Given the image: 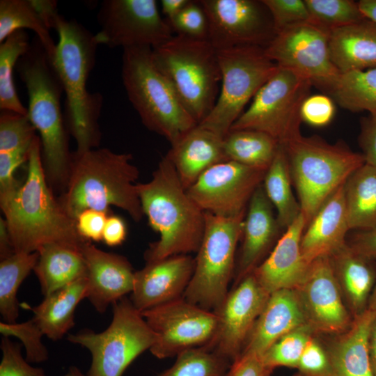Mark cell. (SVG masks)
Wrapping results in <instances>:
<instances>
[{
    "label": "cell",
    "mask_w": 376,
    "mask_h": 376,
    "mask_svg": "<svg viewBox=\"0 0 376 376\" xmlns=\"http://www.w3.org/2000/svg\"><path fill=\"white\" fill-rule=\"evenodd\" d=\"M15 253L6 222L0 218V258L3 260Z\"/></svg>",
    "instance_id": "cell-56"
},
{
    "label": "cell",
    "mask_w": 376,
    "mask_h": 376,
    "mask_svg": "<svg viewBox=\"0 0 376 376\" xmlns=\"http://www.w3.org/2000/svg\"><path fill=\"white\" fill-rule=\"evenodd\" d=\"M282 146L306 227L324 202L365 164L362 154L345 143H329L318 136L300 133Z\"/></svg>",
    "instance_id": "cell-6"
},
{
    "label": "cell",
    "mask_w": 376,
    "mask_h": 376,
    "mask_svg": "<svg viewBox=\"0 0 376 376\" xmlns=\"http://www.w3.org/2000/svg\"><path fill=\"white\" fill-rule=\"evenodd\" d=\"M376 312L367 308L328 348L334 376L373 375L369 337Z\"/></svg>",
    "instance_id": "cell-29"
},
{
    "label": "cell",
    "mask_w": 376,
    "mask_h": 376,
    "mask_svg": "<svg viewBox=\"0 0 376 376\" xmlns=\"http://www.w3.org/2000/svg\"><path fill=\"white\" fill-rule=\"evenodd\" d=\"M358 376H373V375H358Z\"/></svg>",
    "instance_id": "cell-62"
},
{
    "label": "cell",
    "mask_w": 376,
    "mask_h": 376,
    "mask_svg": "<svg viewBox=\"0 0 376 376\" xmlns=\"http://www.w3.org/2000/svg\"><path fill=\"white\" fill-rule=\"evenodd\" d=\"M39 253H14L0 263V313L3 322H16L19 316L18 289L38 262Z\"/></svg>",
    "instance_id": "cell-36"
},
{
    "label": "cell",
    "mask_w": 376,
    "mask_h": 376,
    "mask_svg": "<svg viewBox=\"0 0 376 376\" xmlns=\"http://www.w3.org/2000/svg\"><path fill=\"white\" fill-rule=\"evenodd\" d=\"M127 236V227L125 221L116 215L108 216L104 228L102 239L110 246L121 244Z\"/></svg>",
    "instance_id": "cell-54"
},
{
    "label": "cell",
    "mask_w": 376,
    "mask_h": 376,
    "mask_svg": "<svg viewBox=\"0 0 376 376\" xmlns=\"http://www.w3.org/2000/svg\"><path fill=\"white\" fill-rule=\"evenodd\" d=\"M306 228L302 214L283 231L272 250L253 274L269 294L281 289H296L308 267L301 251Z\"/></svg>",
    "instance_id": "cell-23"
},
{
    "label": "cell",
    "mask_w": 376,
    "mask_h": 376,
    "mask_svg": "<svg viewBox=\"0 0 376 376\" xmlns=\"http://www.w3.org/2000/svg\"><path fill=\"white\" fill-rule=\"evenodd\" d=\"M167 22L175 35L208 40V19L200 0H190L176 16Z\"/></svg>",
    "instance_id": "cell-44"
},
{
    "label": "cell",
    "mask_w": 376,
    "mask_h": 376,
    "mask_svg": "<svg viewBox=\"0 0 376 376\" xmlns=\"http://www.w3.org/2000/svg\"><path fill=\"white\" fill-rule=\"evenodd\" d=\"M37 14L49 29L56 28L57 19L59 17L57 1L54 0H30Z\"/></svg>",
    "instance_id": "cell-55"
},
{
    "label": "cell",
    "mask_w": 376,
    "mask_h": 376,
    "mask_svg": "<svg viewBox=\"0 0 376 376\" xmlns=\"http://www.w3.org/2000/svg\"><path fill=\"white\" fill-rule=\"evenodd\" d=\"M26 179L1 209L15 253H33L51 243L81 248L87 240L79 234L76 221L63 210L47 186L40 137L36 136L28 159Z\"/></svg>",
    "instance_id": "cell-1"
},
{
    "label": "cell",
    "mask_w": 376,
    "mask_h": 376,
    "mask_svg": "<svg viewBox=\"0 0 376 376\" xmlns=\"http://www.w3.org/2000/svg\"><path fill=\"white\" fill-rule=\"evenodd\" d=\"M308 323L297 291H275L270 294L255 322L242 354L255 353L262 357L282 336Z\"/></svg>",
    "instance_id": "cell-24"
},
{
    "label": "cell",
    "mask_w": 376,
    "mask_h": 376,
    "mask_svg": "<svg viewBox=\"0 0 376 376\" xmlns=\"http://www.w3.org/2000/svg\"><path fill=\"white\" fill-rule=\"evenodd\" d=\"M344 185L324 202L305 228L301 251L308 265L320 257L329 256L347 242L346 235L350 229Z\"/></svg>",
    "instance_id": "cell-25"
},
{
    "label": "cell",
    "mask_w": 376,
    "mask_h": 376,
    "mask_svg": "<svg viewBox=\"0 0 376 376\" xmlns=\"http://www.w3.org/2000/svg\"><path fill=\"white\" fill-rule=\"evenodd\" d=\"M30 29L36 33L52 61L56 44L49 29L42 22L30 0L0 1V43L18 30Z\"/></svg>",
    "instance_id": "cell-37"
},
{
    "label": "cell",
    "mask_w": 376,
    "mask_h": 376,
    "mask_svg": "<svg viewBox=\"0 0 376 376\" xmlns=\"http://www.w3.org/2000/svg\"><path fill=\"white\" fill-rule=\"evenodd\" d=\"M281 230L274 208L263 185H260L251 196L246 208L241 246L236 258L233 285L252 273L266 258V255L270 253L269 249L279 239Z\"/></svg>",
    "instance_id": "cell-22"
},
{
    "label": "cell",
    "mask_w": 376,
    "mask_h": 376,
    "mask_svg": "<svg viewBox=\"0 0 376 376\" xmlns=\"http://www.w3.org/2000/svg\"><path fill=\"white\" fill-rule=\"evenodd\" d=\"M156 335L150 349L157 359L177 357L191 349L207 347L217 329V317L183 297L141 312Z\"/></svg>",
    "instance_id": "cell-14"
},
{
    "label": "cell",
    "mask_w": 376,
    "mask_h": 376,
    "mask_svg": "<svg viewBox=\"0 0 376 376\" xmlns=\"http://www.w3.org/2000/svg\"><path fill=\"white\" fill-rule=\"evenodd\" d=\"M86 276L45 297L31 308L33 320L44 336L58 340L75 325V312L79 303L86 298Z\"/></svg>",
    "instance_id": "cell-31"
},
{
    "label": "cell",
    "mask_w": 376,
    "mask_h": 376,
    "mask_svg": "<svg viewBox=\"0 0 376 376\" xmlns=\"http://www.w3.org/2000/svg\"><path fill=\"white\" fill-rule=\"evenodd\" d=\"M273 370L261 356L243 353L231 363L225 376H271Z\"/></svg>",
    "instance_id": "cell-51"
},
{
    "label": "cell",
    "mask_w": 376,
    "mask_h": 376,
    "mask_svg": "<svg viewBox=\"0 0 376 376\" xmlns=\"http://www.w3.org/2000/svg\"><path fill=\"white\" fill-rule=\"evenodd\" d=\"M262 185L276 211L279 224L284 231L301 212L299 201L295 198L292 189V180L288 159L281 144L265 172Z\"/></svg>",
    "instance_id": "cell-33"
},
{
    "label": "cell",
    "mask_w": 376,
    "mask_h": 376,
    "mask_svg": "<svg viewBox=\"0 0 376 376\" xmlns=\"http://www.w3.org/2000/svg\"><path fill=\"white\" fill-rule=\"evenodd\" d=\"M208 19V40L216 50L265 47L276 35L262 0H200Z\"/></svg>",
    "instance_id": "cell-16"
},
{
    "label": "cell",
    "mask_w": 376,
    "mask_h": 376,
    "mask_svg": "<svg viewBox=\"0 0 376 376\" xmlns=\"http://www.w3.org/2000/svg\"><path fill=\"white\" fill-rule=\"evenodd\" d=\"M221 91L217 102L198 125L224 137L242 113L247 102L274 75L278 65L258 46L217 50Z\"/></svg>",
    "instance_id": "cell-11"
},
{
    "label": "cell",
    "mask_w": 376,
    "mask_h": 376,
    "mask_svg": "<svg viewBox=\"0 0 376 376\" xmlns=\"http://www.w3.org/2000/svg\"><path fill=\"white\" fill-rule=\"evenodd\" d=\"M315 334L308 324L286 334L262 355L264 363L272 369L279 366L297 368L305 347Z\"/></svg>",
    "instance_id": "cell-40"
},
{
    "label": "cell",
    "mask_w": 376,
    "mask_h": 376,
    "mask_svg": "<svg viewBox=\"0 0 376 376\" xmlns=\"http://www.w3.org/2000/svg\"><path fill=\"white\" fill-rule=\"evenodd\" d=\"M130 153L93 148L72 155L66 190L58 201L65 213L76 220L88 209L107 212L113 205L134 221L144 216L137 189L139 170Z\"/></svg>",
    "instance_id": "cell-3"
},
{
    "label": "cell",
    "mask_w": 376,
    "mask_h": 376,
    "mask_svg": "<svg viewBox=\"0 0 376 376\" xmlns=\"http://www.w3.org/2000/svg\"><path fill=\"white\" fill-rule=\"evenodd\" d=\"M150 47L123 49L122 79L128 99L148 130L171 144L198 125L158 69Z\"/></svg>",
    "instance_id": "cell-7"
},
{
    "label": "cell",
    "mask_w": 376,
    "mask_h": 376,
    "mask_svg": "<svg viewBox=\"0 0 376 376\" xmlns=\"http://www.w3.org/2000/svg\"><path fill=\"white\" fill-rule=\"evenodd\" d=\"M42 376H47L45 373ZM62 376H88L87 374L83 373L77 367L70 366L68 372Z\"/></svg>",
    "instance_id": "cell-61"
},
{
    "label": "cell",
    "mask_w": 376,
    "mask_h": 376,
    "mask_svg": "<svg viewBox=\"0 0 376 376\" xmlns=\"http://www.w3.org/2000/svg\"><path fill=\"white\" fill-rule=\"evenodd\" d=\"M81 252L86 265V298L100 313L134 288L135 272L121 255L104 251L86 241Z\"/></svg>",
    "instance_id": "cell-21"
},
{
    "label": "cell",
    "mask_w": 376,
    "mask_h": 376,
    "mask_svg": "<svg viewBox=\"0 0 376 376\" xmlns=\"http://www.w3.org/2000/svg\"><path fill=\"white\" fill-rule=\"evenodd\" d=\"M2 358L0 376H42L43 369L30 365L22 354V345L3 337L1 342Z\"/></svg>",
    "instance_id": "cell-47"
},
{
    "label": "cell",
    "mask_w": 376,
    "mask_h": 376,
    "mask_svg": "<svg viewBox=\"0 0 376 376\" xmlns=\"http://www.w3.org/2000/svg\"><path fill=\"white\" fill-rule=\"evenodd\" d=\"M295 290L307 323L315 334H340L350 327L353 317L343 301L329 256L313 261Z\"/></svg>",
    "instance_id": "cell-19"
},
{
    "label": "cell",
    "mask_w": 376,
    "mask_h": 376,
    "mask_svg": "<svg viewBox=\"0 0 376 376\" xmlns=\"http://www.w3.org/2000/svg\"><path fill=\"white\" fill-rule=\"evenodd\" d=\"M224 138L197 125L184 134L166 154L187 190L209 168L226 159Z\"/></svg>",
    "instance_id": "cell-26"
},
{
    "label": "cell",
    "mask_w": 376,
    "mask_h": 376,
    "mask_svg": "<svg viewBox=\"0 0 376 376\" xmlns=\"http://www.w3.org/2000/svg\"><path fill=\"white\" fill-rule=\"evenodd\" d=\"M350 230L376 228V169L364 164L344 185Z\"/></svg>",
    "instance_id": "cell-32"
},
{
    "label": "cell",
    "mask_w": 376,
    "mask_h": 376,
    "mask_svg": "<svg viewBox=\"0 0 376 376\" xmlns=\"http://www.w3.org/2000/svg\"><path fill=\"white\" fill-rule=\"evenodd\" d=\"M231 362L207 347L186 350L175 363L157 376H225Z\"/></svg>",
    "instance_id": "cell-39"
},
{
    "label": "cell",
    "mask_w": 376,
    "mask_h": 376,
    "mask_svg": "<svg viewBox=\"0 0 376 376\" xmlns=\"http://www.w3.org/2000/svg\"><path fill=\"white\" fill-rule=\"evenodd\" d=\"M368 308L376 312V282L368 300Z\"/></svg>",
    "instance_id": "cell-60"
},
{
    "label": "cell",
    "mask_w": 376,
    "mask_h": 376,
    "mask_svg": "<svg viewBox=\"0 0 376 376\" xmlns=\"http://www.w3.org/2000/svg\"><path fill=\"white\" fill-rule=\"evenodd\" d=\"M0 332L3 337L14 336L21 340L29 363H42L48 359V350L42 342L44 335L33 319L21 323L1 322Z\"/></svg>",
    "instance_id": "cell-43"
},
{
    "label": "cell",
    "mask_w": 376,
    "mask_h": 376,
    "mask_svg": "<svg viewBox=\"0 0 376 376\" xmlns=\"http://www.w3.org/2000/svg\"><path fill=\"white\" fill-rule=\"evenodd\" d=\"M358 3L363 16L376 23V0H360Z\"/></svg>",
    "instance_id": "cell-59"
},
{
    "label": "cell",
    "mask_w": 376,
    "mask_h": 376,
    "mask_svg": "<svg viewBox=\"0 0 376 376\" xmlns=\"http://www.w3.org/2000/svg\"><path fill=\"white\" fill-rule=\"evenodd\" d=\"M270 294L252 273L233 285L222 303L213 312L217 329L212 350L233 363L238 358Z\"/></svg>",
    "instance_id": "cell-18"
},
{
    "label": "cell",
    "mask_w": 376,
    "mask_h": 376,
    "mask_svg": "<svg viewBox=\"0 0 376 376\" xmlns=\"http://www.w3.org/2000/svg\"><path fill=\"white\" fill-rule=\"evenodd\" d=\"M262 1L272 16L276 33L287 27L311 21L304 0Z\"/></svg>",
    "instance_id": "cell-46"
},
{
    "label": "cell",
    "mask_w": 376,
    "mask_h": 376,
    "mask_svg": "<svg viewBox=\"0 0 376 376\" xmlns=\"http://www.w3.org/2000/svg\"><path fill=\"white\" fill-rule=\"evenodd\" d=\"M31 145L0 152V206L6 203L22 185L15 178V172L21 164L28 161Z\"/></svg>",
    "instance_id": "cell-45"
},
{
    "label": "cell",
    "mask_w": 376,
    "mask_h": 376,
    "mask_svg": "<svg viewBox=\"0 0 376 376\" xmlns=\"http://www.w3.org/2000/svg\"><path fill=\"white\" fill-rule=\"evenodd\" d=\"M15 69L27 90L28 116L40 134L46 175L52 182L67 184L72 155L61 111L63 88L51 58L36 36Z\"/></svg>",
    "instance_id": "cell-5"
},
{
    "label": "cell",
    "mask_w": 376,
    "mask_h": 376,
    "mask_svg": "<svg viewBox=\"0 0 376 376\" xmlns=\"http://www.w3.org/2000/svg\"><path fill=\"white\" fill-rule=\"evenodd\" d=\"M329 95L345 109L376 116V68L340 74Z\"/></svg>",
    "instance_id": "cell-35"
},
{
    "label": "cell",
    "mask_w": 376,
    "mask_h": 376,
    "mask_svg": "<svg viewBox=\"0 0 376 376\" xmlns=\"http://www.w3.org/2000/svg\"><path fill=\"white\" fill-rule=\"evenodd\" d=\"M311 84L292 70L278 66L258 90L249 107L230 130H253L269 134L283 145L301 133V107Z\"/></svg>",
    "instance_id": "cell-12"
},
{
    "label": "cell",
    "mask_w": 376,
    "mask_h": 376,
    "mask_svg": "<svg viewBox=\"0 0 376 376\" xmlns=\"http://www.w3.org/2000/svg\"><path fill=\"white\" fill-rule=\"evenodd\" d=\"M369 359L371 373L376 376V316L369 337Z\"/></svg>",
    "instance_id": "cell-58"
},
{
    "label": "cell",
    "mask_w": 376,
    "mask_h": 376,
    "mask_svg": "<svg viewBox=\"0 0 376 376\" xmlns=\"http://www.w3.org/2000/svg\"><path fill=\"white\" fill-rule=\"evenodd\" d=\"M266 171L224 161L206 170L187 191L203 212L236 217L246 212Z\"/></svg>",
    "instance_id": "cell-17"
},
{
    "label": "cell",
    "mask_w": 376,
    "mask_h": 376,
    "mask_svg": "<svg viewBox=\"0 0 376 376\" xmlns=\"http://www.w3.org/2000/svg\"><path fill=\"white\" fill-rule=\"evenodd\" d=\"M297 369L295 376H334L327 350L313 337L305 347Z\"/></svg>",
    "instance_id": "cell-48"
},
{
    "label": "cell",
    "mask_w": 376,
    "mask_h": 376,
    "mask_svg": "<svg viewBox=\"0 0 376 376\" xmlns=\"http://www.w3.org/2000/svg\"><path fill=\"white\" fill-rule=\"evenodd\" d=\"M329 39V29L312 21L302 22L277 32L265 52L279 67L329 94L341 73L331 59Z\"/></svg>",
    "instance_id": "cell-13"
},
{
    "label": "cell",
    "mask_w": 376,
    "mask_h": 376,
    "mask_svg": "<svg viewBox=\"0 0 376 376\" xmlns=\"http://www.w3.org/2000/svg\"><path fill=\"white\" fill-rule=\"evenodd\" d=\"M279 145L269 134L253 130H230L223 141L226 160L263 170L272 162Z\"/></svg>",
    "instance_id": "cell-34"
},
{
    "label": "cell",
    "mask_w": 376,
    "mask_h": 376,
    "mask_svg": "<svg viewBox=\"0 0 376 376\" xmlns=\"http://www.w3.org/2000/svg\"><path fill=\"white\" fill-rule=\"evenodd\" d=\"M36 131L28 114L2 110L0 115V152L31 144L36 136Z\"/></svg>",
    "instance_id": "cell-42"
},
{
    "label": "cell",
    "mask_w": 376,
    "mask_h": 376,
    "mask_svg": "<svg viewBox=\"0 0 376 376\" xmlns=\"http://www.w3.org/2000/svg\"><path fill=\"white\" fill-rule=\"evenodd\" d=\"M143 214L159 235L144 253L146 263L197 252L205 230V212L189 196L166 155L149 182L137 183Z\"/></svg>",
    "instance_id": "cell-2"
},
{
    "label": "cell",
    "mask_w": 376,
    "mask_h": 376,
    "mask_svg": "<svg viewBox=\"0 0 376 376\" xmlns=\"http://www.w3.org/2000/svg\"><path fill=\"white\" fill-rule=\"evenodd\" d=\"M31 42L25 30H18L0 43V109L21 114L28 110L20 101L15 89L13 70L27 52Z\"/></svg>",
    "instance_id": "cell-38"
},
{
    "label": "cell",
    "mask_w": 376,
    "mask_h": 376,
    "mask_svg": "<svg viewBox=\"0 0 376 376\" xmlns=\"http://www.w3.org/2000/svg\"><path fill=\"white\" fill-rule=\"evenodd\" d=\"M347 244L359 254L376 259V228L354 233Z\"/></svg>",
    "instance_id": "cell-53"
},
{
    "label": "cell",
    "mask_w": 376,
    "mask_h": 376,
    "mask_svg": "<svg viewBox=\"0 0 376 376\" xmlns=\"http://www.w3.org/2000/svg\"><path fill=\"white\" fill-rule=\"evenodd\" d=\"M333 99L324 94L308 95L303 102L300 115L301 120L315 127L328 125L335 114Z\"/></svg>",
    "instance_id": "cell-49"
},
{
    "label": "cell",
    "mask_w": 376,
    "mask_h": 376,
    "mask_svg": "<svg viewBox=\"0 0 376 376\" xmlns=\"http://www.w3.org/2000/svg\"><path fill=\"white\" fill-rule=\"evenodd\" d=\"M195 259L189 254L146 263L135 272L130 299L141 313L182 298L191 281Z\"/></svg>",
    "instance_id": "cell-20"
},
{
    "label": "cell",
    "mask_w": 376,
    "mask_h": 376,
    "mask_svg": "<svg viewBox=\"0 0 376 376\" xmlns=\"http://www.w3.org/2000/svg\"><path fill=\"white\" fill-rule=\"evenodd\" d=\"M190 0H162L160 1L161 10L166 16V21H169L176 16Z\"/></svg>",
    "instance_id": "cell-57"
},
{
    "label": "cell",
    "mask_w": 376,
    "mask_h": 376,
    "mask_svg": "<svg viewBox=\"0 0 376 376\" xmlns=\"http://www.w3.org/2000/svg\"><path fill=\"white\" fill-rule=\"evenodd\" d=\"M98 45L110 47L161 45L174 33L155 0H105L97 13Z\"/></svg>",
    "instance_id": "cell-15"
},
{
    "label": "cell",
    "mask_w": 376,
    "mask_h": 376,
    "mask_svg": "<svg viewBox=\"0 0 376 376\" xmlns=\"http://www.w3.org/2000/svg\"><path fill=\"white\" fill-rule=\"evenodd\" d=\"M107 212L88 209L81 212L76 219L77 230L86 240L100 241L102 239L104 228L107 219Z\"/></svg>",
    "instance_id": "cell-50"
},
{
    "label": "cell",
    "mask_w": 376,
    "mask_h": 376,
    "mask_svg": "<svg viewBox=\"0 0 376 376\" xmlns=\"http://www.w3.org/2000/svg\"><path fill=\"white\" fill-rule=\"evenodd\" d=\"M312 22L329 29L364 19L358 2L352 0H304Z\"/></svg>",
    "instance_id": "cell-41"
},
{
    "label": "cell",
    "mask_w": 376,
    "mask_h": 376,
    "mask_svg": "<svg viewBox=\"0 0 376 376\" xmlns=\"http://www.w3.org/2000/svg\"><path fill=\"white\" fill-rule=\"evenodd\" d=\"M55 30L58 41L52 63L65 93L68 127L77 143L76 152L80 153L97 147L101 135L98 120L103 97L90 93L86 86L98 44L84 26L61 15Z\"/></svg>",
    "instance_id": "cell-4"
},
{
    "label": "cell",
    "mask_w": 376,
    "mask_h": 376,
    "mask_svg": "<svg viewBox=\"0 0 376 376\" xmlns=\"http://www.w3.org/2000/svg\"><path fill=\"white\" fill-rule=\"evenodd\" d=\"M245 214L223 217L205 212L204 234L182 297L186 301L210 311L222 303L233 279Z\"/></svg>",
    "instance_id": "cell-9"
},
{
    "label": "cell",
    "mask_w": 376,
    "mask_h": 376,
    "mask_svg": "<svg viewBox=\"0 0 376 376\" xmlns=\"http://www.w3.org/2000/svg\"><path fill=\"white\" fill-rule=\"evenodd\" d=\"M329 47L341 74L376 68V23L365 18L330 30Z\"/></svg>",
    "instance_id": "cell-28"
},
{
    "label": "cell",
    "mask_w": 376,
    "mask_h": 376,
    "mask_svg": "<svg viewBox=\"0 0 376 376\" xmlns=\"http://www.w3.org/2000/svg\"><path fill=\"white\" fill-rule=\"evenodd\" d=\"M112 310V320L104 331L96 333L86 329L67 337L91 353L88 376H122L156 341L155 334L130 298L124 297L113 304Z\"/></svg>",
    "instance_id": "cell-10"
},
{
    "label": "cell",
    "mask_w": 376,
    "mask_h": 376,
    "mask_svg": "<svg viewBox=\"0 0 376 376\" xmlns=\"http://www.w3.org/2000/svg\"><path fill=\"white\" fill-rule=\"evenodd\" d=\"M38 252L39 257L33 271L44 297L86 276L81 248L51 243Z\"/></svg>",
    "instance_id": "cell-30"
},
{
    "label": "cell",
    "mask_w": 376,
    "mask_h": 376,
    "mask_svg": "<svg viewBox=\"0 0 376 376\" xmlns=\"http://www.w3.org/2000/svg\"><path fill=\"white\" fill-rule=\"evenodd\" d=\"M358 140L365 164L376 169V116L361 118Z\"/></svg>",
    "instance_id": "cell-52"
},
{
    "label": "cell",
    "mask_w": 376,
    "mask_h": 376,
    "mask_svg": "<svg viewBox=\"0 0 376 376\" xmlns=\"http://www.w3.org/2000/svg\"><path fill=\"white\" fill-rule=\"evenodd\" d=\"M152 60L199 124L213 109L221 75L217 53L208 40L173 35L152 49Z\"/></svg>",
    "instance_id": "cell-8"
},
{
    "label": "cell",
    "mask_w": 376,
    "mask_h": 376,
    "mask_svg": "<svg viewBox=\"0 0 376 376\" xmlns=\"http://www.w3.org/2000/svg\"><path fill=\"white\" fill-rule=\"evenodd\" d=\"M329 258L347 307L354 318L368 308L376 282L375 260L359 254L347 242Z\"/></svg>",
    "instance_id": "cell-27"
}]
</instances>
